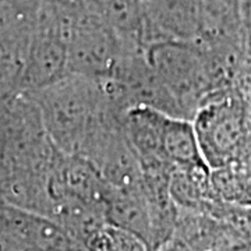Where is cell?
Masks as SVG:
<instances>
[{"label":"cell","mask_w":251,"mask_h":251,"mask_svg":"<svg viewBox=\"0 0 251 251\" xmlns=\"http://www.w3.org/2000/svg\"><path fill=\"white\" fill-rule=\"evenodd\" d=\"M34 98L56 147L77 156L84 143L112 112L123 115L108 98L102 81L70 73L45 88L27 92Z\"/></svg>","instance_id":"cell-1"},{"label":"cell","mask_w":251,"mask_h":251,"mask_svg":"<svg viewBox=\"0 0 251 251\" xmlns=\"http://www.w3.org/2000/svg\"><path fill=\"white\" fill-rule=\"evenodd\" d=\"M62 153L34 98L17 94L1 99V171L52 175Z\"/></svg>","instance_id":"cell-2"},{"label":"cell","mask_w":251,"mask_h":251,"mask_svg":"<svg viewBox=\"0 0 251 251\" xmlns=\"http://www.w3.org/2000/svg\"><path fill=\"white\" fill-rule=\"evenodd\" d=\"M66 44L70 73L92 78L112 77L126 54L140 50L126 45L119 35L95 29L69 31Z\"/></svg>","instance_id":"cell-3"},{"label":"cell","mask_w":251,"mask_h":251,"mask_svg":"<svg viewBox=\"0 0 251 251\" xmlns=\"http://www.w3.org/2000/svg\"><path fill=\"white\" fill-rule=\"evenodd\" d=\"M67 74L69 54L62 31H36L28 50L21 94L45 88Z\"/></svg>","instance_id":"cell-4"}]
</instances>
